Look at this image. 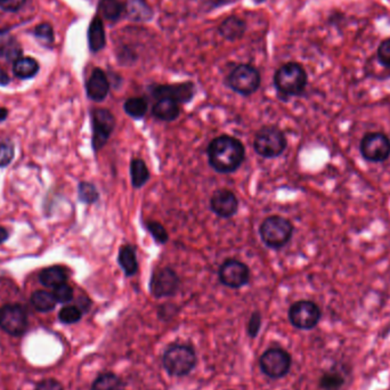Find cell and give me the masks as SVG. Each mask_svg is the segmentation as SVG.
I'll return each instance as SVG.
<instances>
[{
    "instance_id": "cell-1",
    "label": "cell",
    "mask_w": 390,
    "mask_h": 390,
    "mask_svg": "<svg viewBox=\"0 0 390 390\" xmlns=\"http://www.w3.org/2000/svg\"><path fill=\"white\" fill-rule=\"evenodd\" d=\"M245 145L233 136H218L209 144V165L219 174L236 172L245 161Z\"/></svg>"
},
{
    "instance_id": "cell-2",
    "label": "cell",
    "mask_w": 390,
    "mask_h": 390,
    "mask_svg": "<svg viewBox=\"0 0 390 390\" xmlns=\"http://www.w3.org/2000/svg\"><path fill=\"white\" fill-rule=\"evenodd\" d=\"M307 72L304 66L297 62H289L276 70L274 74V86L278 95L289 97L300 96L307 86Z\"/></svg>"
},
{
    "instance_id": "cell-3",
    "label": "cell",
    "mask_w": 390,
    "mask_h": 390,
    "mask_svg": "<svg viewBox=\"0 0 390 390\" xmlns=\"http://www.w3.org/2000/svg\"><path fill=\"white\" fill-rule=\"evenodd\" d=\"M294 225L282 216H269L261 223L259 235L268 248L278 250L288 245L294 235Z\"/></svg>"
},
{
    "instance_id": "cell-4",
    "label": "cell",
    "mask_w": 390,
    "mask_h": 390,
    "mask_svg": "<svg viewBox=\"0 0 390 390\" xmlns=\"http://www.w3.org/2000/svg\"><path fill=\"white\" fill-rule=\"evenodd\" d=\"M288 142L285 132L278 127L266 126L261 128L255 136L254 149L255 152L266 159H273L281 156L287 149Z\"/></svg>"
},
{
    "instance_id": "cell-5",
    "label": "cell",
    "mask_w": 390,
    "mask_h": 390,
    "mask_svg": "<svg viewBox=\"0 0 390 390\" xmlns=\"http://www.w3.org/2000/svg\"><path fill=\"white\" fill-rule=\"evenodd\" d=\"M226 83L235 93L242 96H250L260 87V73L255 66L240 64L229 72L226 78Z\"/></svg>"
},
{
    "instance_id": "cell-6",
    "label": "cell",
    "mask_w": 390,
    "mask_h": 390,
    "mask_svg": "<svg viewBox=\"0 0 390 390\" xmlns=\"http://www.w3.org/2000/svg\"><path fill=\"white\" fill-rule=\"evenodd\" d=\"M196 364V355L185 345H174L163 355V367L169 374L183 377L189 374Z\"/></svg>"
},
{
    "instance_id": "cell-7",
    "label": "cell",
    "mask_w": 390,
    "mask_h": 390,
    "mask_svg": "<svg viewBox=\"0 0 390 390\" xmlns=\"http://www.w3.org/2000/svg\"><path fill=\"white\" fill-rule=\"evenodd\" d=\"M360 154L370 163H382L390 156V139L382 132H370L360 142Z\"/></svg>"
},
{
    "instance_id": "cell-8",
    "label": "cell",
    "mask_w": 390,
    "mask_h": 390,
    "mask_svg": "<svg viewBox=\"0 0 390 390\" xmlns=\"http://www.w3.org/2000/svg\"><path fill=\"white\" fill-rule=\"evenodd\" d=\"M259 365L263 372L271 379H280L288 374L291 367V358L280 348H271L261 355Z\"/></svg>"
},
{
    "instance_id": "cell-9",
    "label": "cell",
    "mask_w": 390,
    "mask_h": 390,
    "mask_svg": "<svg viewBox=\"0 0 390 390\" xmlns=\"http://www.w3.org/2000/svg\"><path fill=\"white\" fill-rule=\"evenodd\" d=\"M289 320L297 329L311 330L321 320V309L313 301H297L289 309Z\"/></svg>"
},
{
    "instance_id": "cell-10",
    "label": "cell",
    "mask_w": 390,
    "mask_h": 390,
    "mask_svg": "<svg viewBox=\"0 0 390 390\" xmlns=\"http://www.w3.org/2000/svg\"><path fill=\"white\" fill-rule=\"evenodd\" d=\"M92 126H93L94 151H99L105 145L112 135L116 127V118L107 109H95L92 112Z\"/></svg>"
},
{
    "instance_id": "cell-11",
    "label": "cell",
    "mask_w": 390,
    "mask_h": 390,
    "mask_svg": "<svg viewBox=\"0 0 390 390\" xmlns=\"http://www.w3.org/2000/svg\"><path fill=\"white\" fill-rule=\"evenodd\" d=\"M218 276L220 283L227 288L240 289L250 281V269L242 261L227 259L219 268Z\"/></svg>"
},
{
    "instance_id": "cell-12",
    "label": "cell",
    "mask_w": 390,
    "mask_h": 390,
    "mask_svg": "<svg viewBox=\"0 0 390 390\" xmlns=\"http://www.w3.org/2000/svg\"><path fill=\"white\" fill-rule=\"evenodd\" d=\"M179 278L172 268H158L150 281V291L156 298L172 297L178 291Z\"/></svg>"
},
{
    "instance_id": "cell-13",
    "label": "cell",
    "mask_w": 390,
    "mask_h": 390,
    "mask_svg": "<svg viewBox=\"0 0 390 390\" xmlns=\"http://www.w3.org/2000/svg\"><path fill=\"white\" fill-rule=\"evenodd\" d=\"M0 327L12 336H21L27 331L28 318L21 305H5L0 308Z\"/></svg>"
},
{
    "instance_id": "cell-14",
    "label": "cell",
    "mask_w": 390,
    "mask_h": 390,
    "mask_svg": "<svg viewBox=\"0 0 390 390\" xmlns=\"http://www.w3.org/2000/svg\"><path fill=\"white\" fill-rule=\"evenodd\" d=\"M151 94L158 99H169L178 104H186L194 97L195 85L191 81L172 85H156L151 87Z\"/></svg>"
},
{
    "instance_id": "cell-15",
    "label": "cell",
    "mask_w": 390,
    "mask_h": 390,
    "mask_svg": "<svg viewBox=\"0 0 390 390\" xmlns=\"http://www.w3.org/2000/svg\"><path fill=\"white\" fill-rule=\"evenodd\" d=\"M210 209L220 218H231L238 212V198L229 189H217L210 198Z\"/></svg>"
},
{
    "instance_id": "cell-16",
    "label": "cell",
    "mask_w": 390,
    "mask_h": 390,
    "mask_svg": "<svg viewBox=\"0 0 390 390\" xmlns=\"http://www.w3.org/2000/svg\"><path fill=\"white\" fill-rule=\"evenodd\" d=\"M110 80L102 69L93 70L90 79L87 80L86 92L88 99L94 102H103L110 92Z\"/></svg>"
},
{
    "instance_id": "cell-17",
    "label": "cell",
    "mask_w": 390,
    "mask_h": 390,
    "mask_svg": "<svg viewBox=\"0 0 390 390\" xmlns=\"http://www.w3.org/2000/svg\"><path fill=\"white\" fill-rule=\"evenodd\" d=\"M248 25L243 19L238 15L226 17L218 28V32L223 38L228 41H236L243 38L247 32Z\"/></svg>"
},
{
    "instance_id": "cell-18",
    "label": "cell",
    "mask_w": 390,
    "mask_h": 390,
    "mask_svg": "<svg viewBox=\"0 0 390 390\" xmlns=\"http://www.w3.org/2000/svg\"><path fill=\"white\" fill-rule=\"evenodd\" d=\"M179 114H181V106L178 103L172 99H158L152 107V116L156 119L165 121V123L175 121Z\"/></svg>"
},
{
    "instance_id": "cell-19",
    "label": "cell",
    "mask_w": 390,
    "mask_h": 390,
    "mask_svg": "<svg viewBox=\"0 0 390 390\" xmlns=\"http://www.w3.org/2000/svg\"><path fill=\"white\" fill-rule=\"evenodd\" d=\"M152 7L147 0H127L125 17L132 22H147L153 17Z\"/></svg>"
},
{
    "instance_id": "cell-20",
    "label": "cell",
    "mask_w": 390,
    "mask_h": 390,
    "mask_svg": "<svg viewBox=\"0 0 390 390\" xmlns=\"http://www.w3.org/2000/svg\"><path fill=\"white\" fill-rule=\"evenodd\" d=\"M88 45L92 53L96 54L105 47L106 36L104 23L99 15L94 17L88 28Z\"/></svg>"
},
{
    "instance_id": "cell-21",
    "label": "cell",
    "mask_w": 390,
    "mask_h": 390,
    "mask_svg": "<svg viewBox=\"0 0 390 390\" xmlns=\"http://www.w3.org/2000/svg\"><path fill=\"white\" fill-rule=\"evenodd\" d=\"M126 13V3L121 0H99V14L110 22H118Z\"/></svg>"
},
{
    "instance_id": "cell-22",
    "label": "cell",
    "mask_w": 390,
    "mask_h": 390,
    "mask_svg": "<svg viewBox=\"0 0 390 390\" xmlns=\"http://www.w3.org/2000/svg\"><path fill=\"white\" fill-rule=\"evenodd\" d=\"M118 264L128 278H132L138 271V261L136 257L135 248L132 245H125L120 248Z\"/></svg>"
},
{
    "instance_id": "cell-23",
    "label": "cell",
    "mask_w": 390,
    "mask_h": 390,
    "mask_svg": "<svg viewBox=\"0 0 390 390\" xmlns=\"http://www.w3.org/2000/svg\"><path fill=\"white\" fill-rule=\"evenodd\" d=\"M39 281L47 288H57L68 281V273L63 267L53 266L45 268L39 275Z\"/></svg>"
},
{
    "instance_id": "cell-24",
    "label": "cell",
    "mask_w": 390,
    "mask_h": 390,
    "mask_svg": "<svg viewBox=\"0 0 390 390\" xmlns=\"http://www.w3.org/2000/svg\"><path fill=\"white\" fill-rule=\"evenodd\" d=\"M130 179L134 189H141L149 182V168L144 160L135 158L130 161Z\"/></svg>"
},
{
    "instance_id": "cell-25",
    "label": "cell",
    "mask_w": 390,
    "mask_h": 390,
    "mask_svg": "<svg viewBox=\"0 0 390 390\" xmlns=\"http://www.w3.org/2000/svg\"><path fill=\"white\" fill-rule=\"evenodd\" d=\"M39 71V63L32 57H20L14 62L13 72L20 79H31Z\"/></svg>"
},
{
    "instance_id": "cell-26",
    "label": "cell",
    "mask_w": 390,
    "mask_h": 390,
    "mask_svg": "<svg viewBox=\"0 0 390 390\" xmlns=\"http://www.w3.org/2000/svg\"><path fill=\"white\" fill-rule=\"evenodd\" d=\"M123 110L132 119H143L149 110V103L144 97H130L123 104Z\"/></svg>"
},
{
    "instance_id": "cell-27",
    "label": "cell",
    "mask_w": 390,
    "mask_h": 390,
    "mask_svg": "<svg viewBox=\"0 0 390 390\" xmlns=\"http://www.w3.org/2000/svg\"><path fill=\"white\" fill-rule=\"evenodd\" d=\"M57 299L54 297L53 294L43 291V290H38L33 292L31 296V304L37 311H50L57 306Z\"/></svg>"
},
{
    "instance_id": "cell-28",
    "label": "cell",
    "mask_w": 390,
    "mask_h": 390,
    "mask_svg": "<svg viewBox=\"0 0 390 390\" xmlns=\"http://www.w3.org/2000/svg\"><path fill=\"white\" fill-rule=\"evenodd\" d=\"M92 390H123V384L116 374L104 373L94 381Z\"/></svg>"
},
{
    "instance_id": "cell-29",
    "label": "cell",
    "mask_w": 390,
    "mask_h": 390,
    "mask_svg": "<svg viewBox=\"0 0 390 390\" xmlns=\"http://www.w3.org/2000/svg\"><path fill=\"white\" fill-rule=\"evenodd\" d=\"M0 57L15 62L22 57V47L14 38H8L0 43Z\"/></svg>"
},
{
    "instance_id": "cell-30",
    "label": "cell",
    "mask_w": 390,
    "mask_h": 390,
    "mask_svg": "<svg viewBox=\"0 0 390 390\" xmlns=\"http://www.w3.org/2000/svg\"><path fill=\"white\" fill-rule=\"evenodd\" d=\"M78 195L79 200L86 205H93L99 198V191L92 183H80L78 186Z\"/></svg>"
},
{
    "instance_id": "cell-31",
    "label": "cell",
    "mask_w": 390,
    "mask_h": 390,
    "mask_svg": "<svg viewBox=\"0 0 390 390\" xmlns=\"http://www.w3.org/2000/svg\"><path fill=\"white\" fill-rule=\"evenodd\" d=\"M146 229L158 245H165L168 242V232L165 231V228L160 223L149 222L146 224Z\"/></svg>"
},
{
    "instance_id": "cell-32",
    "label": "cell",
    "mask_w": 390,
    "mask_h": 390,
    "mask_svg": "<svg viewBox=\"0 0 390 390\" xmlns=\"http://www.w3.org/2000/svg\"><path fill=\"white\" fill-rule=\"evenodd\" d=\"M81 315L83 313L76 306H66L61 309L59 318L65 325H73L80 321Z\"/></svg>"
},
{
    "instance_id": "cell-33",
    "label": "cell",
    "mask_w": 390,
    "mask_h": 390,
    "mask_svg": "<svg viewBox=\"0 0 390 390\" xmlns=\"http://www.w3.org/2000/svg\"><path fill=\"white\" fill-rule=\"evenodd\" d=\"M34 37L38 39L41 40L43 43L52 45L54 43V30L53 27L50 23H41L33 31Z\"/></svg>"
},
{
    "instance_id": "cell-34",
    "label": "cell",
    "mask_w": 390,
    "mask_h": 390,
    "mask_svg": "<svg viewBox=\"0 0 390 390\" xmlns=\"http://www.w3.org/2000/svg\"><path fill=\"white\" fill-rule=\"evenodd\" d=\"M344 384V378L338 373H327L321 379V387L325 390H338Z\"/></svg>"
},
{
    "instance_id": "cell-35",
    "label": "cell",
    "mask_w": 390,
    "mask_h": 390,
    "mask_svg": "<svg viewBox=\"0 0 390 390\" xmlns=\"http://www.w3.org/2000/svg\"><path fill=\"white\" fill-rule=\"evenodd\" d=\"M15 151L10 142L0 143V168H3L13 161Z\"/></svg>"
},
{
    "instance_id": "cell-36",
    "label": "cell",
    "mask_w": 390,
    "mask_h": 390,
    "mask_svg": "<svg viewBox=\"0 0 390 390\" xmlns=\"http://www.w3.org/2000/svg\"><path fill=\"white\" fill-rule=\"evenodd\" d=\"M53 294L57 302L66 304V302L72 300L73 289L69 285L64 283V285H61L60 287L54 289Z\"/></svg>"
},
{
    "instance_id": "cell-37",
    "label": "cell",
    "mask_w": 390,
    "mask_h": 390,
    "mask_svg": "<svg viewBox=\"0 0 390 390\" xmlns=\"http://www.w3.org/2000/svg\"><path fill=\"white\" fill-rule=\"evenodd\" d=\"M378 60L382 65L390 69V38L380 43L378 48Z\"/></svg>"
},
{
    "instance_id": "cell-38",
    "label": "cell",
    "mask_w": 390,
    "mask_h": 390,
    "mask_svg": "<svg viewBox=\"0 0 390 390\" xmlns=\"http://www.w3.org/2000/svg\"><path fill=\"white\" fill-rule=\"evenodd\" d=\"M27 0H0V8L5 12L15 13L25 5Z\"/></svg>"
},
{
    "instance_id": "cell-39",
    "label": "cell",
    "mask_w": 390,
    "mask_h": 390,
    "mask_svg": "<svg viewBox=\"0 0 390 390\" xmlns=\"http://www.w3.org/2000/svg\"><path fill=\"white\" fill-rule=\"evenodd\" d=\"M261 327V315L259 311H255L254 314L250 316L248 323V334L252 338L257 337L259 330Z\"/></svg>"
},
{
    "instance_id": "cell-40",
    "label": "cell",
    "mask_w": 390,
    "mask_h": 390,
    "mask_svg": "<svg viewBox=\"0 0 390 390\" xmlns=\"http://www.w3.org/2000/svg\"><path fill=\"white\" fill-rule=\"evenodd\" d=\"M36 390H63V387L57 380L46 379L37 384Z\"/></svg>"
},
{
    "instance_id": "cell-41",
    "label": "cell",
    "mask_w": 390,
    "mask_h": 390,
    "mask_svg": "<svg viewBox=\"0 0 390 390\" xmlns=\"http://www.w3.org/2000/svg\"><path fill=\"white\" fill-rule=\"evenodd\" d=\"M205 1L209 3L210 8H217V7L225 6L228 3H233L235 0H205Z\"/></svg>"
},
{
    "instance_id": "cell-42",
    "label": "cell",
    "mask_w": 390,
    "mask_h": 390,
    "mask_svg": "<svg viewBox=\"0 0 390 390\" xmlns=\"http://www.w3.org/2000/svg\"><path fill=\"white\" fill-rule=\"evenodd\" d=\"M10 79L3 70L0 69V86H7L10 83Z\"/></svg>"
},
{
    "instance_id": "cell-43",
    "label": "cell",
    "mask_w": 390,
    "mask_h": 390,
    "mask_svg": "<svg viewBox=\"0 0 390 390\" xmlns=\"http://www.w3.org/2000/svg\"><path fill=\"white\" fill-rule=\"evenodd\" d=\"M7 238H8V232L6 231V228L0 227V245L6 241Z\"/></svg>"
},
{
    "instance_id": "cell-44",
    "label": "cell",
    "mask_w": 390,
    "mask_h": 390,
    "mask_svg": "<svg viewBox=\"0 0 390 390\" xmlns=\"http://www.w3.org/2000/svg\"><path fill=\"white\" fill-rule=\"evenodd\" d=\"M7 116H8V111L5 107H1L0 109V123H3L6 120Z\"/></svg>"
},
{
    "instance_id": "cell-45",
    "label": "cell",
    "mask_w": 390,
    "mask_h": 390,
    "mask_svg": "<svg viewBox=\"0 0 390 390\" xmlns=\"http://www.w3.org/2000/svg\"><path fill=\"white\" fill-rule=\"evenodd\" d=\"M254 1H255L256 3H265L266 0H254Z\"/></svg>"
}]
</instances>
